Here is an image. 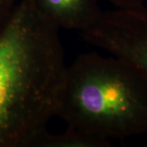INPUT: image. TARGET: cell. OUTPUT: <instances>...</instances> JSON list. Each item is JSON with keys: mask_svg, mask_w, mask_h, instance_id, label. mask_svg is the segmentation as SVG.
<instances>
[{"mask_svg": "<svg viewBox=\"0 0 147 147\" xmlns=\"http://www.w3.org/2000/svg\"><path fill=\"white\" fill-rule=\"evenodd\" d=\"M110 144V142L68 127L61 133L44 131L37 138L33 147H107Z\"/></svg>", "mask_w": 147, "mask_h": 147, "instance_id": "cell-5", "label": "cell"}, {"mask_svg": "<svg viewBox=\"0 0 147 147\" xmlns=\"http://www.w3.org/2000/svg\"><path fill=\"white\" fill-rule=\"evenodd\" d=\"M119 9H133L144 7L147 0H108Z\"/></svg>", "mask_w": 147, "mask_h": 147, "instance_id": "cell-7", "label": "cell"}, {"mask_svg": "<svg viewBox=\"0 0 147 147\" xmlns=\"http://www.w3.org/2000/svg\"><path fill=\"white\" fill-rule=\"evenodd\" d=\"M66 68L59 29L21 0L0 30V147H33L47 131Z\"/></svg>", "mask_w": 147, "mask_h": 147, "instance_id": "cell-1", "label": "cell"}, {"mask_svg": "<svg viewBox=\"0 0 147 147\" xmlns=\"http://www.w3.org/2000/svg\"><path fill=\"white\" fill-rule=\"evenodd\" d=\"M56 115L108 142L147 132V79L115 57L83 54L66 68Z\"/></svg>", "mask_w": 147, "mask_h": 147, "instance_id": "cell-2", "label": "cell"}, {"mask_svg": "<svg viewBox=\"0 0 147 147\" xmlns=\"http://www.w3.org/2000/svg\"><path fill=\"white\" fill-rule=\"evenodd\" d=\"M21 0H0V30L9 19Z\"/></svg>", "mask_w": 147, "mask_h": 147, "instance_id": "cell-6", "label": "cell"}, {"mask_svg": "<svg viewBox=\"0 0 147 147\" xmlns=\"http://www.w3.org/2000/svg\"><path fill=\"white\" fill-rule=\"evenodd\" d=\"M86 41L131 65L147 79V9L100 11L82 31Z\"/></svg>", "mask_w": 147, "mask_h": 147, "instance_id": "cell-3", "label": "cell"}, {"mask_svg": "<svg viewBox=\"0 0 147 147\" xmlns=\"http://www.w3.org/2000/svg\"><path fill=\"white\" fill-rule=\"evenodd\" d=\"M38 12L58 29L83 31L100 9L97 0H31Z\"/></svg>", "mask_w": 147, "mask_h": 147, "instance_id": "cell-4", "label": "cell"}]
</instances>
